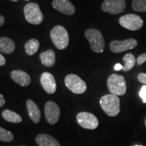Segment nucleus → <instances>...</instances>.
<instances>
[{
	"instance_id": "nucleus-1",
	"label": "nucleus",
	"mask_w": 146,
	"mask_h": 146,
	"mask_svg": "<svg viewBox=\"0 0 146 146\" xmlns=\"http://www.w3.org/2000/svg\"><path fill=\"white\" fill-rule=\"evenodd\" d=\"M102 110L107 115L112 117L116 116L120 110V99L112 94H106L102 96L100 101Z\"/></svg>"
},
{
	"instance_id": "nucleus-2",
	"label": "nucleus",
	"mask_w": 146,
	"mask_h": 146,
	"mask_svg": "<svg viewBox=\"0 0 146 146\" xmlns=\"http://www.w3.org/2000/svg\"><path fill=\"white\" fill-rule=\"evenodd\" d=\"M107 86L111 94L116 96H124L127 91V83L123 76L112 74L107 80Z\"/></svg>"
},
{
	"instance_id": "nucleus-3",
	"label": "nucleus",
	"mask_w": 146,
	"mask_h": 146,
	"mask_svg": "<svg viewBox=\"0 0 146 146\" xmlns=\"http://www.w3.org/2000/svg\"><path fill=\"white\" fill-rule=\"evenodd\" d=\"M85 37L88 40L90 48L93 52L100 54L105 49V41L100 31L95 29H89L85 33Z\"/></svg>"
},
{
	"instance_id": "nucleus-4",
	"label": "nucleus",
	"mask_w": 146,
	"mask_h": 146,
	"mask_svg": "<svg viewBox=\"0 0 146 146\" xmlns=\"http://www.w3.org/2000/svg\"><path fill=\"white\" fill-rule=\"evenodd\" d=\"M50 36L55 46L58 50H65L68 46V33L64 27L60 25L54 27L51 31Z\"/></svg>"
},
{
	"instance_id": "nucleus-5",
	"label": "nucleus",
	"mask_w": 146,
	"mask_h": 146,
	"mask_svg": "<svg viewBox=\"0 0 146 146\" xmlns=\"http://www.w3.org/2000/svg\"><path fill=\"white\" fill-rule=\"evenodd\" d=\"M24 14L25 19L31 25H39L43 21V14L37 3H27L24 8Z\"/></svg>"
},
{
	"instance_id": "nucleus-6",
	"label": "nucleus",
	"mask_w": 146,
	"mask_h": 146,
	"mask_svg": "<svg viewBox=\"0 0 146 146\" xmlns=\"http://www.w3.org/2000/svg\"><path fill=\"white\" fill-rule=\"evenodd\" d=\"M119 24L127 30L135 31L140 30L143 26L142 18L134 14H126L119 18Z\"/></svg>"
},
{
	"instance_id": "nucleus-7",
	"label": "nucleus",
	"mask_w": 146,
	"mask_h": 146,
	"mask_svg": "<svg viewBox=\"0 0 146 146\" xmlns=\"http://www.w3.org/2000/svg\"><path fill=\"white\" fill-rule=\"evenodd\" d=\"M66 86L70 91L75 94H82L87 90V85L79 76L70 74L65 77Z\"/></svg>"
},
{
	"instance_id": "nucleus-8",
	"label": "nucleus",
	"mask_w": 146,
	"mask_h": 146,
	"mask_svg": "<svg viewBox=\"0 0 146 146\" xmlns=\"http://www.w3.org/2000/svg\"><path fill=\"white\" fill-rule=\"evenodd\" d=\"M76 121L84 129L94 130L99 125V121L94 114L90 112H82L76 115Z\"/></svg>"
},
{
	"instance_id": "nucleus-9",
	"label": "nucleus",
	"mask_w": 146,
	"mask_h": 146,
	"mask_svg": "<svg viewBox=\"0 0 146 146\" xmlns=\"http://www.w3.org/2000/svg\"><path fill=\"white\" fill-rule=\"evenodd\" d=\"M125 0H104L102 4V10L112 15L123 12L126 8Z\"/></svg>"
},
{
	"instance_id": "nucleus-10",
	"label": "nucleus",
	"mask_w": 146,
	"mask_h": 146,
	"mask_svg": "<svg viewBox=\"0 0 146 146\" xmlns=\"http://www.w3.org/2000/svg\"><path fill=\"white\" fill-rule=\"evenodd\" d=\"M137 44V41L135 39H128L124 41L114 40L110 43V48L112 52L118 54L135 48Z\"/></svg>"
},
{
	"instance_id": "nucleus-11",
	"label": "nucleus",
	"mask_w": 146,
	"mask_h": 146,
	"mask_svg": "<svg viewBox=\"0 0 146 146\" xmlns=\"http://www.w3.org/2000/svg\"><path fill=\"white\" fill-rule=\"evenodd\" d=\"M45 115L49 124L57 123L60 116V109L57 104L52 101L47 102L45 106Z\"/></svg>"
},
{
	"instance_id": "nucleus-12",
	"label": "nucleus",
	"mask_w": 146,
	"mask_h": 146,
	"mask_svg": "<svg viewBox=\"0 0 146 146\" xmlns=\"http://www.w3.org/2000/svg\"><path fill=\"white\" fill-rule=\"evenodd\" d=\"M52 6L55 10L66 15H72L75 12L74 5L68 0H54L52 1Z\"/></svg>"
},
{
	"instance_id": "nucleus-13",
	"label": "nucleus",
	"mask_w": 146,
	"mask_h": 146,
	"mask_svg": "<svg viewBox=\"0 0 146 146\" xmlns=\"http://www.w3.org/2000/svg\"><path fill=\"white\" fill-rule=\"evenodd\" d=\"M42 87L47 94H53L56 91V82L54 76L50 72H45L41 76Z\"/></svg>"
},
{
	"instance_id": "nucleus-14",
	"label": "nucleus",
	"mask_w": 146,
	"mask_h": 146,
	"mask_svg": "<svg viewBox=\"0 0 146 146\" xmlns=\"http://www.w3.org/2000/svg\"><path fill=\"white\" fill-rule=\"evenodd\" d=\"M12 79L18 85L23 87H27L30 85L31 79L30 76L26 72L21 70H13L10 73Z\"/></svg>"
},
{
	"instance_id": "nucleus-15",
	"label": "nucleus",
	"mask_w": 146,
	"mask_h": 146,
	"mask_svg": "<svg viewBox=\"0 0 146 146\" xmlns=\"http://www.w3.org/2000/svg\"><path fill=\"white\" fill-rule=\"evenodd\" d=\"M27 110L29 116L35 123L37 124L40 122L41 119V112H40L37 105L31 100H29L27 102Z\"/></svg>"
},
{
	"instance_id": "nucleus-16",
	"label": "nucleus",
	"mask_w": 146,
	"mask_h": 146,
	"mask_svg": "<svg viewBox=\"0 0 146 146\" xmlns=\"http://www.w3.org/2000/svg\"><path fill=\"white\" fill-rule=\"evenodd\" d=\"M36 142L39 146H61L58 140L47 134H39L36 137Z\"/></svg>"
},
{
	"instance_id": "nucleus-17",
	"label": "nucleus",
	"mask_w": 146,
	"mask_h": 146,
	"mask_svg": "<svg viewBox=\"0 0 146 146\" xmlns=\"http://www.w3.org/2000/svg\"><path fill=\"white\" fill-rule=\"evenodd\" d=\"M16 48L15 43L13 40L8 37H0V52L3 54H12Z\"/></svg>"
},
{
	"instance_id": "nucleus-18",
	"label": "nucleus",
	"mask_w": 146,
	"mask_h": 146,
	"mask_svg": "<svg viewBox=\"0 0 146 146\" xmlns=\"http://www.w3.org/2000/svg\"><path fill=\"white\" fill-rule=\"evenodd\" d=\"M41 64L46 67H52L56 62V55L53 50H48L39 56Z\"/></svg>"
},
{
	"instance_id": "nucleus-19",
	"label": "nucleus",
	"mask_w": 146,
	"mask_h": 146,
	"mask_svg": "<svg viewBox=\"0 0 146 146\" xmlns=\"http://www.w3.org/2000/svg\"><path fill=\"white\" fill-rule=\"evenodd\" d=\"M2 116L6 121L12 123H20L23 121V118L17 113L10 110H5L2 112Z\"/></svg>"
},
{
	"instance_id": "nucleus-20",
	"label": "nucleus",
	"mask_w": 146,
	"mask_h": 146,
	"mask_svg": "<svg viewBox=\"0 0 146 146\" xmlns=\"http://www.w3.org/2000/svg\"><path fill=\"white\" fill-rule=\"evenodd\" d=\"M40 46L39 41L36 39H31L29 40L25 43V52L29 56H33L39 50Z\"/></svg>"
},
{
	"instance_id": "nucleus-21",
	"label": "nucleus",
	"mask_w": 146,
	"mask_h": 146,
	"mask_svg": "<svg viewBox=\"0 0 146 146\" xmlns=\"http://www.w3.org/2000/svg\"><path fill=\"white\" fill-rule=\"evenodd\" d=\"M123 60L125 62V65H124L123 70L125 72H128V71H130L133 68V67L135 66L136 63V60L135 58V56L133 54H127L125 55L123 58Z\"/></svg>"
},
{
	"instance_id": "nucleus-22",
	"label": "nucleus",
	"mask_w": 146,
	"mask_h": 146,
	"mask_svg": "<svg viewBox=\"0 0 146 146\" xmlns=\"http://www.w3.org/2000/svg\"><path fill=\"white\" fill-rule=\"evenodd\" d=\"M133 10L137 12H146V0H133Z\"/></svg>"
},
{
	"instance_id": "nucleus-23",
	"label": "nucleus",
	"mask_w": 146,
	"mask_h": 146,
	"mask_svg": "<svg viewBox=\"0 0 146 146\" xmlns=\"http://www.w3.org/2000/svg\"><path fill=\"white\" fill-rule=\"evenodd\" d=\"M14 135L10 131L0 127V141L10 142L13 140Z\"/></svg>"
},
{
	"instance_id": "nucleus-24",
	"label": "nucleus",
	"mask_w": 146,
	"mask_h": 146,
	"mask_svg": "<svg viewBox=\"0 0 146 146\" xmlns=\"http://www.w3.org/2000/svg\"><path fill=\"white\" fill-rule=\"evenodd\" d=\"M139 96L143 100L144 104H146V85H143L139 91Z\"/></svg>"
},
{
	"instance_id": "nucleus-25",
	"label": "nucleus",
	"mask_w": 146,
	"mask_h": 146,
	"mask_svg": "<svg viewBox=\"0 0 146 146\" xmlns=\"http://www.w3.org/2000/svg\"><path fill=\"white\" fill-rule=\"evenodd\" d=\"M146 61V53H143L138 56L137 59V65L140 66L145 62Z\"/></svg>"
},
{
	"instance_id": "nucleus-26",
	"label": "nucleus",
	"mask_w": 146,
	"mask_h": 146,
	"mask_svg": "<svg viewBox=\"0 0 146 146\" xmlns=\"http://www.w3.org/2000/svg\"><path fill=\"white\" fill-rule=\"evenodd\" d=\"M138 81L140 82V83L143 84V85H146V74L145 73H139L137 76Z\"/></svg>"
},
{
	"instance_id": "nucleus-27",
	"label": "nucleus",
	"mask_w": 146,
	"mask_h": 146,
	"mask_svg": "<svg viewBox=\"0 0 146 146\" xmlns=\"http://www.w3.org/2000/svg\"><path fill=\"white\" fill-rule=\"evenodd\" d=\"M5 62H6V61H5V58L3 57L2 55L0 54V66L5 65Z\"/></svg>"
},
{
	"instance_id": "nucleus-28",
	"label": "nucleus",
	"mask_w": 146,
	"mask_h": 146,
	"mask_svg": "<svg viewBox=\"0 0 146 146\" xmlns=\"http://www.w3.org/2000/svg\"><path fill=\"white\" fill-rule=\"evenodd\" d=\"M5 100L4 99V98H3V96L0 94V108L2 107L3 105L5 104Z\"/></svg>"
},
{
	"instance_id": "nucleus-29",
	"label": "nucleus",
	"mask_w": 146,
	"mask_h": 146,
	"mask_svg": "<svg viewBox=\"0 0 146 146\" xmlns=\"http://www.w3.org/2000/svg\"><path fill=\"white\" fill-rule=\"evenodd\" d=\"M114 70L118 71V70H121V69H123V66L121 64H120L118 63V64H116L114 66Z\"/></svg>"
},
{
	"instance_id": "nucleus-30",
	"label": "nucleus",
	"mask_w": 146,
	"mask_h": 146,
	"mask_svg": "<svg viewBox=\"0 0 146 146\" xmlns=\"http://www.w3.org/2000/svg\"><path fill=\"white\" fill-rule=\"evenodd\" d=\"M5 22V18L3 16L0 15V27H1L4 24Z\"/></svg>"
},
{
	"instance_id": "nucleus-31",
	"label": "nucleus",
	"mask_w": 146,
	"mask_h": 146,
	"mask_svg": "<svg viewBox=\"0 0 146 146\" xmlns=\"http://www.w3.org/2000/svg\"><path fill=\"white\" fill-rule=\"evenodd\" d=\"M145 127H146V118H145Z\"/></svg>"
},
{
	"instance_id": "nucleus-32",
	"label": "nucleus",
	"mask_w": 146,
	"mask_h": 146,
	"mask_svg": "<svg viewBox=\"0 0 146 146\" xmlns=\"http://www.w3.org/2000/svg\"><path fill=\"white\" fill-rule=\"evenodd\" d=\"M135 146H142V145H135Z\"/></svg>"
},
{
	"instance_id": "nucleus-33",
	"label": "nucleus",
	"mask_w": 146,
	"mask_h": 146,
	"mask_svg": "<svg viewBox=\"0 0 146 146\" xmlns=\"http://www.w3.org/2000/svg\"><path fill=\"white\" fill-rule=\"evenodd\" d=\"M21 146H25V145H21Z\"/></svg>"
}]
</instances>
